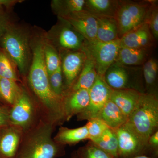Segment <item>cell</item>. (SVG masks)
<instances>
[{
	"instance_id": "cell-1",
	"label": "cell",
	"mask_w": 158,
	"mask_h": 158,
	"mask_svg": "<svg viewBox=\"0 0 158 158\" xmlns=\"http://www.w3.org/2000/svg\"><path fill=\"white\" fill-rule=\"evenodd\" d=\"M56 126L40 118L23 134L18 158H55L62 153L63 145L52 138Z\"/></svg>"
},
{
	"instance_id": "cell-2",
	"label": "cell",
	"mask_w": 158,
	"mask_h": 158,
	"mask_svg": "<svg viewBox=\"0 0 158 158\" xmlns=\"http://www.w3.org/2000/svg\"><path fill=\"white\" fill-rule=\"evenodd\" d=\"M31 36L28 30L11 23L0 39L2 49L24 76L28 73L32 60Z\"/></svg>"
},
{
	"instance_id": "cell-3",
	"label": "cell",
	"mask_w": 158,
	"mask_h": 158,
	"mask_svg": "<svg viewBox=\"0 0 158 158\" xmlns=\"http://www.w3.org/2000/svg\"><path fill=\"white\" fill-rule=\"evenodd\" d=\"M127 123L148 145L151 136L158 127V99L154 93H141L135 110Z\"/></svg>"
},
{
	"instance_id": "cell-4",
	"label": "cell",
	"mask_w": 158,
	"mask_h": 158,
	"mask_svg": "<svg viewBox=\"0 0 158 158\" xmlns=\"http://www.w3.org/2000/svg\"><path fill=\"white\" fill-rule=\"evenodd\" d=\"M152 2L122 1L115 19L117 23L118 38L147 23Z\"/></svg>"
},
{
	"instance_id": "cell-5",
	"label": "cell",
	"mask_w": 158,
	"mask_h": 158,
	"mask_svg": "<svg viewBox=\"0 0 158 158\" xmlns=\"http://www.w3.org/2000/svg\"><path fill=\"white\" fill-rule=\"evenodd\" d=\"M41 118L39 110L34 98L24 88L21 90L11 107L9 119L11 125L27 131Z\"/></svg>"
},
{
	"instance_id": "cell-6",
	"label": "cell",
	"mask_w": 158,
	"mask_h": 158,
	"mask_svg": "<svg viewBox=\"0 0 158 158\" xmlns=\"http://www.w3.org/2000/svg\"><path fill=\"white\" fill-rule=\"evenodd\" d=\"M120 48V39L109 42L95 40H86L81 50L94 62L98 75L104 77L109 67L116 62Z\"/></svg>"
},
{
	"instance_id": "cell-7",
	"label": "cell",
	"mask_w": 158,
	"mask_h": 158,
	"mask_svg": "<svg viewBox=\"0 0 158 158\" xmlns=\"http://www.w3.org/2000/svg\"><path fill=\"white\" fill-rule=\"evenodd\" d=\"M45 37L60 52L81 50L86 40L69 23L61 18L47 33Z\"/></svg>"
},
{
	"instance_id": "cell-8",
	"label": "cell",
	"mask_w": 158,
	"mask_h": 158,
	"mask_svg": "<svg viewBox=\"0 0 158 158\" xmlns=\"http://www.w3.org/2000/svg\"><path fill=\"white\" fill-rule=\"evenodd\" d=\"M113 90L105 81L104 77L98 75L96 81L89 90L88 106L77 115L78 120H89L97 118L102 109L110 99Z\"/></svg>"
},
{
	"instance_id": "cell-9",
	"label": "cell",
	"mask_w": 158,
	"mask_h": 158,
	"mask_svg": "<svg viewBox=\"0 0 158 158\" xmlns=\"http://www.w3.org/2000/svg\"><path fill=\"white\" fill-rule=\"evenodd\" d=\"M115 131L118 139V158L141 156L140 154L148 146L127 123Z\"/></svg>"
},
{
	"instance_id": "cell-10",
	"label": "cell",
	"mask_w": 158,
	"mask_h": 158,
	"mask_svg": "<svg viewBox=\"0 0 158 158\" xmlns=\"http://www.w3.org/2000/svg\"><path fill=\"white\" fill-rule=\"evenodd\" d=\"M60 56L63 76L67 88L70 89L74 84L84 67L87 59L86 55L81 50L61 52Z\"/></svg>"
},
{
	"instance_id": "cell-11",
	"label": "cell",
	"mask_w": 158,
	"mask_h": 158,
	"mask_svg": "<svg viewBox=\"0 0 158 158\" xmlns=\"http://www.w3.org/2000/svg\"><path fill=\"white\" fill-rule=\"evenodd\" d=\"M61 18L69 23L87 41L96 40L97 19L87 11L83 10Z\"/></svg>"
},
{
	"instance_id": "cell-12",
	"label": "cell",
	"mask_w": 158,
	"mask_h": 158,
	"mask_svg": "<svg viewBox=\"0 0 158 158\" xmlns=\"http://www.w3.org/2000/svg\"><path fill=\"white\" fill-rule=\"evenodd\" d=\"M89 102V90L80 89L67 91L62 98V107L65 121L83 112Z\"/></svg>"
},
{
	"instance_id": "cell-13",
	"label": "cell",
	"mask_w": 158,
	"mask_h": 158,
	"mask_svg": "<svg viewBox=\"0 0 158 158\" xmlns=\"http://www.w3.org/2000/svg\"><path fill=\"white\" fill-rule=\"evenodd\" d=\"M0 133V154L6 158L14 157L17 153L23 132L13 125L2 128Z\"/></svg>"
},
{
	"instance_id": "cell-14",
	"label": "cell",
	"mask_w": 158,
	"mask_h": 158,
	"mask_svg": "<svg viewBox=\"0 0 158 158\" xmlns=\"http://www.w3.org/2000/svg\"><path fill=\"white\" fill-rule=\"evenodd\" d=\"M152 34L147 23L125 34L120 38L121 47L148 49L152 44Z\"/></svg>"
},
{
	"instance_id": "cell-15",
	"label": "cell",
	"mask_w": 158,
	"mask_h": 158,
	"mask_svg": "<svg viewBox=\"0 0 158 158\" xmlns=\"http://www.w3.org/2000/svg\"><path fill=\"white\" fill-rule=\"evenodd\" d=\"M141 93L133 88L113 90L110 100L128 118L138 104Z\"/></svg>"
},
{
	"instance_id": "cell-16",
	"label": "cell",
	"mask_w": 158,
	"mask_h": 158,
	"mask_svg": "<svg viewBox=\"0 0 158 158\" xmlns=\"http://www.w3.org/2000/svg\"><path fill=\"white\" fill-rule=\"evenodd\" d=\"M121 2L115 0H86L84 10L96 18L115 19Z\"/></svg>"
},
{
	"instance_id": "cell-17",
	"label": "cell",
	"mask_w": 158,
	"mask_h": 158,
	"mask_svg": "<svg viewBox=\"0 0 158 158\" xmlns=\"http://www.w3.org/2000/svg\"><path fill=\"white\" fill-rule=\"evenodd\" d=\"M131 70L126 66L117 62L113 63L105 73L104 78L113 90L129 88Z\"/></svg>"
},
{
	"instance_id": "cell-18",
	"label": "cell",
	"mask_w": 158,
	"mask_h": 158,
	"mask_svg": "<svg viewBox=\"0 0 158 158\" xmlns=\"http://www.w3.org/2000/svg\"><path fill=\"white\" fill-rule=\"evenodd\" d=\"M97 118L114 130L126 123L128 119L121 110L110 99L102 109Z\"/></svg>"
},
{
	"instance_id": "cell-19",
	"label": "cell",
	"mask_w": 158,
	"mask_h": 158,
	"mask_svg": "<svg viewBox=\"0 0 158 158\" xmlns=\"http://www.w3.org/2000/svg\"><path fill=\"white\" fill-rule=\"evenodd\" d=\"M53 139L57 143L64 146L75 144L89 139V135L86 125L74 129L61 127Z\"/></svg>"
},
{
	"instance_id": "cell-20",
	"label": "cell",
	"mask_w": 158,
	"mask_h": 158,
	"mask_svg": "<svg viewBox=\"0 0 158 158\" xmlns=\"http://www.w3.org/2000/svg\"><path fill=\"white\" fill-rule=\"evenodd\" d=\"M97 76V72L94 62L91 59L87 57L81 73L69 91L80 89L89 90L96 81Z\"/></svg>"
},
{
	"instance_id": "cell-21",
	"label": "cell",
	"mask_w": 158,
	"mask_h": 158,
	"mask_svg": "<svg viewBox=\"0 0 158 158\" xmlns=\"http://www.w3.org/2000/svg\"><path fill=\"white\" fill-rule=\"evenodd\" d=\"M148 55V49L121 47L115 62L126 66L140 65L146 62Z\"/></svg>"
},
{
	"instance_id": "cell-22",
	"label": "cell",
	"mask_w": 158,
	"mask_h": 158,
	"mask_svg": "<svg viewBox=\"0 0 158 158\" xmlns=\"http://www.w3.org/2000/svg\"><path fill=\"white\" fill-rule=\"evenodd\" d=\"M96 40L103 42L114 41L118 38L116 20L110 18H98Z\"/></svg>"
},
{
	"instance_id": "cell-23",
	"label": "cell",
	"mask_w": 158,
	"mask_h": 158,
	"mask_svg": "<svg viewBox=\"0 0 158 158\" xmlns=\"http://www.w3.org/2000/svg\"><path fill=\"white\" fill-rule=\"evenodd\" d=\"M91 142L113 158H118V139L115 130L107 129L101 135Z\"/></svg>"
},
{
	"instance_id": "cell-24",
	"label": "cell",
	"mask_w": 158,
	"mask_h": 158,
	"mask_svg": "<svg viewBox=\"0 0 158 158\" xmlns=\"http://www.w3.org/2000/svg\"><path fill=\"white\" fill-rule=\"evenodd\" d=\"M85 2V0H53L51 7L58 17L62 18L84 10Z\"/></svg>"
},
{
	"instance_id": "cell-25",
	"label": "cell",
	"mask_w": 158,
	"mask_h": 158,
	"mask_svg": "<svg viewBox=\"0 0 158 158\" xmlns=\"http://www.w3.org/2000/svg\"><path fill=\"white\" fill-rule=\"evenodd\" d=\"M43 50L44 63L49 76L61 66V61L59 52L46 38L45 33L44 35Z\"/></svg>"
},
{
	"instance_id": "cell-26",
	"label": "cell",
	"mask_w": 158,
	"mask_h": 158,
	"mask_svg": "<svg viewBox=\"0 0 158 158\" xmlns=\"http://www.w3.org/2000/svg\"><path fill=\"white\" fill-rule=\"evenodd\" d=\"M21 88L18 82L9 79H0V98L11 107L19 94Z\"/></svg>"
},
{
	"instance_id": "cell-27",
	"label": "cell",
	"mask_w": 158,
	"mask_h": 158,
	"mask_svg": "<svg viewBox=\"0 0 158 158\" xmlns=\"http://www.w3.org/2000/svg\"><path fill=\"white\" fill-rule=\"evenodd\" d=\"M15 65L2 49H0V79L20 81L15 69Z\"/></svg>"
},
{
	"instance_id": "cell-28",
	"label": "cell",
	"mask_w": 158,
	"mask_h": 158,
	"mask_svg": "<svg viewBox=\"0 0 158 158\" xmlns=\"http://www.w3.org/2000/svg\"><path fill=\"white\" fill-rule=\"evenodd\" d=\"M158 71V62L156 59L150 58L144 64L143 75L148 88H152L156 81Z\"/></svg>"
},
{
	"instance_id": "cell-29",
	"label": "cell",
	"mask_w": 158,
	"mask_h": 158,
	"mask_svg": "<svg viewBox=\"0 0 158 158\" xmlns=\"http://www.w3.org/2000/svg\"><path fill=\"white\" fill-rule=\"evenodd\" d=\"M63 77L61 66L48 76L49 83L52 91L57 96L62 98L65 93L63 85Z\"/></svg>"
},
{
	"instance_id": "cell-30",
	"label": "cell",
	"mask_w": 158,
	"mask_h": 158,
	"mask_svg": "<svg viewBox=\"0 0 158 158\" xmlns=\"http://www.w3.org/2000/svg\"><path fill=\"white\" fill-rule=\"evenodd\" d=\"M85 125L88 130L89 139L90 141L98 138L107 129L110 128L103 121L98 118L88 120Z\"/></svg>"
},
{
	"instance_id": "cell-31",
	"label": "cell",
	"mask_w": 158,
	"mask_h": 158,
	"mask_svg": "<svg viewBox=\"0 0 158 158\" xmlns=\"http://www.w3.org/2000/svg\"><path fill=\"white\" fill-rule=\"evenodd\" d=\"M79 153L82 158H113L92 142L80 150Z\"/></svg>"
},
{
	"instance_id": "cell-32",
	"label": "cell",
	"mask_w": 158,
	"mask_h": 158,
	"mask_svg": "<svg viewBox=\"0 0 158 158\" xmlns=\"http://www.w3.org/2000/svg\"><path fill=\"white\" fill-rule=\"evenodd\" d=\"M150 31L154 39L157 40L158 38V9L157 6L152 4L148 19Z\"/></svg>"
},
{
	"instance_id": "cell-33",
	"label": "cell",
	"mask_w": 158,
	"mask_h": 158,
	"mask_svg": "<svg viewBox=\"0 0 158 158\" xmlns=\"http://www.w3.org/2000/svg\"><path fill=\"white\" fill-rule=\"evenodd\" d=\"M10 108L0 106V128L11 125L9 119Z\"/></svg>"
},
{
	"instance_id": "cell-34",
	"label": "cell",
	"mask_w": 158,
	"mask_h": 158,
	"mask_svg": "<svg viewBox=\"0 0 158 158\" xmlns=\"http://www.w3.org/2000/svg\"><path fill=\"white\" fill-rule=\"evenodd\" d=\"M11 23L9 16L4 11L0 12V39Z\"/></svg>"
},
{
	"instance_id": "cell-35",
	"label": "cell",
	"mask_w": 158,
	"mask_h": 158,
	"mask_svg": "<svg viewBox=\"0 0 158 158\" xmlns=\"http://www.w3.org/2000/svg\"><path fill=\"white\" fill-rule=\"evenodd\" d=\"M148 145H150L154 148H157L158 146V131H157L152 134L148 139Z\"/></svg>"
},
{
	"instance_id": "cell-36",
	"label": "cell",
	"mask_w": 158,
	"mask_h": 158,
	"mask_svg": "<svg viewBox=\"0 0 158 158\" xmlns=\"http://www.w3.org/2000/svg\"><path fill=\"white\" fill-rule=\"evenodd\" d=\"M22 1H12V0H0V12L4 11V7H9L14 6L17 3Z\"/></svg>"
},
{
	"instance_id": "cell-37",
	"label": "cell",
	"mask_w": 158,
	"mask_h": 158,
	"mask_svg": "<svg viewBox=\"0 0 158 158\" xmlns=\"http://www.w3.org/2000/svg\"><path fill=\"white\" fill-rule=\"evenodd\" d=\"M133 158H151L149 157L146 156H138L135 157Z\"/></svg>"
},
{
	"instance_id": "cell-38",
	"label": "cell",
	"mask_w": 158,
	"mask_h": 158,
	"mask_svg": "<svg viewBox=\"0 0 158 158\" xmlns=\"http://www.w3.org/2000/svg\"><path fill=\"white\" fill-rule=\"evenodd\" d=\"M78 156H75L74 158H82V157L81 156L79 153H78Z\"/></svg>"
}]
</instances>
